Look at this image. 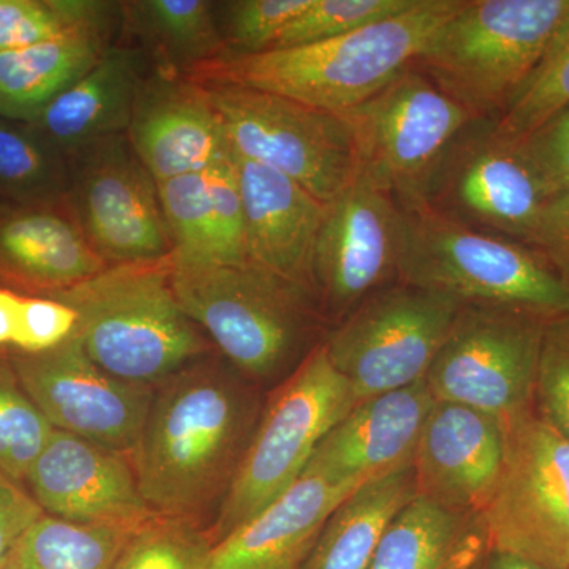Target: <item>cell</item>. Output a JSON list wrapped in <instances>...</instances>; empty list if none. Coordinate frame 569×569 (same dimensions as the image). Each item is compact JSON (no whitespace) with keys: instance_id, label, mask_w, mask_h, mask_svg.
Listing matches in <instances>:
<instances>
[{"instance_id":"cell-42","label":"cell","mask_w":569,"mask_h":569,"mask_svg":"<svg viewBox=\"0 0 569 569\" xmlns=\"http://www.w3.org/2000/svg\"><path fill=\"white\" fill-rule=\"evenodd\" d=\"M32 496L0 470V568L13 546L43 516Z\"/></svg>"},{"instance_id":"cell-31","label":"cell","mask_w":569,"mask_h":569,"mask_svg":"<svg viewBox=\"0 0 569 569\" xmlns=\"http://www.w3.org/2000/svg\"><path fill=\"white\" fill-rule=\"evenodd\" d=\"M69 160L28 122L0 118V201L52 204L69 200Z\"/></svg>"},{"instance_id":"cell-2","label":"cell","mask_w":569,"mask_h":569,"mask_svg":"<svg viewBox=\"0 0 569 569\" xmlns=\"http://www.w3.org/2000/svg\"><path fill=\"white\" fill-rule=\"evenodd\" d=\"M460 3L418 0L403 13L337 39L258 54H223L190 80L257 89L339 114L365 103L415 63Z\"/></svg>"},{"instance_id":"cell-39","label":"cell","mask_w":569,"mask_h":569,"mask_svg":"<svg viewBox=\"0 0 569 569\" xmlns=\"http://www.w3.org/2000/svg\"><path fill=\"white\" fill-rule=\"evenodd\" d=\"M542 198L569 187V107L515 146Z\"/></svg>"},{"instance_id":"cell-36","label":"cell","mask_w":569,"mask_h":569,"mask_svg":"<svg viewBox=\"0 0 569 569\" xmlns=\"http://www.w3.org/2000/svg\"><path fill=\"white\" fill-rule=\"evenodd\" d=\"M418 0H312L279 37L272 50L305 47L359 31L417 6Z\"/></svg>"},{"instance_id":"cell-13","label":"cell","mask_w":569,"mask_h":569,"mask_svg":"<svg viewBox=\"0 0 569 569\" xmlns=\"http://www.w3.org/2000/svg\"><path fill=\"white\" fill-rule=\"evenodd\" d=\"M67 160L71 211L108 264L146 263L173 254L157 182L126 133L81 146Z\"/></svg>"},{"instance_id":"cell-17","label":"cell","mask_w":569,"mask_h":569,"mask_svg":"<svg viewBox=\"0 0 569 569\" xmlns=\"http://www.w3.org/2000/svg\"><path fill=\"white\" fill-rule=\"evenodd\" d=\"M26 481L44 515L67 522L137 529L156 518L129 456L63 430H52Z\"/></svg>"},{"instance_id":"cell-20","label":"cell","mask_w":569,"mask_h":569,"mask_svg":"<svg viewBox=\"0 0 569 569\" xmlns=\"http://www.w3.org/2000/svg\"><path fill=\"white\" fill-rule=\"evenodd\" d=\"M433 403L426 378L359 400L318 445L305 473L361 486L413 462Z\"/></svg>"},{"instance_id":"cell-33","label":"cell","mask_w":569,"mask_h":569,"mask_svg":"<svg viewBox=\"0 0 569 569\" xmlns=\"http://www.w3.org/2000/svg\"><path fill=\"white\" fill-rule=\"evenodd\" d=\"M569 107V14L496 121V134L516 146L553 114Z\"/></svg>"},{"instance_id":"cell-22","label":"cell","mask_w":569,"mask_h":569,"mask_svg":"<svg viewBox=\"0 0 569 569\" xmlns=\"http://www.w3.org/2000/svg\"><path fill=\"white\" fill-rule=\"evenodd\" d=\"M178 264L249 263L244 211L230 146L198 173L157 182Z\"/></svg>"},{"instance_id":"cell-1","label":"cell","mask_w":569,"mask_h":569,"mask_svg":"<svg viewBox=\"0 0 569 569\" xmlns=\"http://www.w3.org/2000/svg\"><path fill=\"white\" fill-rule=\"evenodd\" d=\"M157 387L132 456L138 486L153 515L198 522L231 488L260 418L258 400L213 353Z\"/></svg>"},{"instance_id":"cell-16","label":"cell","mask_w":569,"mask_h":569,"mask_svg":"<svg viewBox=\"0 0 569 569\" xmlns=\"http://www.w3.org/2000/svg\"><path fill=\"white\" fill-rule=\"evenodd\" d=\"M22 391L54 429L132 459L153 399V388L100 369L71 337L61 347L14 361Z\"/></svg>"},{"instance_id":"cell-27","label":"cell","mask_w":569,"mask_h":569,"mask_svg":"<svg viewBox=\"0 0 569 569\" xmlns=\"http://www.w3.org/2000/svg\"><path fill=\"white\" fill-rule=\"evenodd\" d=\"M486 553L481 515L418 496L389 523L369 569H473Z\"/></svg>"},{"instance_id":"cell-3","label":"cell","mask_w":569,"mask_h":569,"mask_svg":"<svg viewBox=\"0 0 569 569\" xmlns=\"http://www.w3.org/2000/svg\"><path fill=\"white\" fill-rule=\"evenodd\" d=\"M171 272V257L108 266L51 298L77 312L74 337L100 369L153 388L216 350L183 312Z\"/></svg>"},{"instance_id":"cell-23","label":"cell","mask_w":569,"mask_h":569,"mask_svg":"<svg viewBox=\"0 0 569 569\" xmlns=\"http://www.w3.org/2000/svg\"><path fill=\"white\" fill-rule=\"evenodd\" d=\"M89 244L69 200L52 204L0 201V277L21 287L69 290L108 268Z\"/></svg>"},{"instance_id":"cell-44","label":"cell","mask_w":569,"mask_h":569,"mask_svg":"<svg viewBox=\"0 0 569 569\" xmlns=\"http://www.w3.org/2000/svg\"><path fill=\"white\" fill-rule=\"evenodd\" d=\"M485 569H549L533 561L522 559V557L512 556V553L498 552L489 550V559L486 561Z\"/></svg>"},{"instance_id":"cell-19","label":"cell","mask_w":569,"mask_h":569,"mask_svg":"<svg viewBox=\"0 0 569 569\" xmlns=\"http://www.w3.org/2000/svg\"><path fill=\"white\" fill-rule=\"evenodd\" d=\"M126 134L156 182L203 171L228 151L208 89L153 69L142 81Z\"/></svg>"},{"instance_id":"cell-15","label":"cell","mask_w":569,"mask_h":569,"mask_svg":"<svg viewBox=\"0 0 569 569\" xmlns=\"http://www.w3.org/2000/svg\"><path fill=\"white\" fill-rule=\"evenodd\" d=\"M403 242V209L361 176L328 203L310 266L326 320L340 323L369 296L397 282Z\"/></svg>"},{"instance_id":"cell-28","label":"cell","mask_w":569,"mask_h":569,"mask_svg":"<svg viewBox=\"0 0 569 569\" xmlns=\"http://www.w3.org/2000/svg\"><path fill=\"white\" fill-rule=\"evenodd\" d=\"M122 33L140 47L152 69L192 78L224 54L211 0H130L122 2Z\"/></svg>"},{"instance_id":"cell-32","label":"cell","mask_w":569,"mask_h":569,"mask_svg":"<svg viewBox=\"0 0 569 569\" xmlns=\"http://www.w3.org/2000/svg\"><path fill=\"white\" fill-rule=\"evenodd\" d=\"M96 29H122V2L0 0V52Z\"/></svg>"},{"instance_id":"cell-24","label":"cell","mask_w":569,"mask_h":569,"mask_svg":"<svg viewBox=\"0 0 569 569\" xmlns=\"http://www.w3.org/2000/svg\"><path fill=\"white\" fill-rule=\"evenodd\" d=\"M361 486L302 475L260 515L213 542L206 569L305 568L326 520Z\"/></svg>"},{"instance_id":"cell-37","label":"cell","mask_w":569,"mask_h":569,"mask_svg":"<svg viewBox=\"0 0 569 569\" xmlns=\"http://www.w3.org/2000/svg\"><path fill=\"white\" fill-rule=\"evenodd\" d=\"M52 430L28 395L0 377V470L17 482L28 478Z\"/></svg>"},{"instance_id":"cell-38","label":"cell","mask_w":569,"mask_h":569,"mask_svg":"<svg viewBox=\"0 0 569 569\" xmlns=\"http://www.w3.org/2000/svg\"><path fill=\"white\" fill-rule=\"evenodd\" d=\"M533 411L569 440V312L550 318L542 329Z\"/></svg>"},{"instance_id":"cell-40","label":"cell","mask_w":569,"mask_h":569,"mask_svg":"<svg viewBox=\"0 0 569 569\" xmlns=\"http://www.w3.org/2000/svg\"><path fill=\"white\" fill-rule=\"evenodd\" d=\"M78 316L59 299L22 296L13 343L22 355H39L61 347L77 335Z\"/></svg>"},{"instance_id":"cell-26","label":"cell","mask_w":569,"mask_h":569,"mask_svg":"<svg viewBox=\"0 0 569 569\" xmlns=\"http://www.w3.org/2000/svg\"><path fill=\"white\" fill-rule=\"evenodd\" d=\"M122 29L70 33L0 52V118L32 122L118 43Z\"/></svg>"},{"instance_id":"cell-43","label":"cell","mask_w":569,"mask_h":569,"mask_svg":"<svg viewBox=\"0 0 569 569\" xmlns=\"http://www.w3.org/2000/svg\"><path fill=\"white\" fill-rule=\"evenodd\" d=\"M22 295L0 288V347L13 343Z\"/></svg>"},{"instance_id":"cell-30","label":"cell","mask_w":569,"mask_h":569,"mask_svg":"<svg viewBox=\"0 0 569 569\" xmlns=\"http://www.w3.org/2000/svg\"><path fill=\"white\" fill-rule=\"evenodd\" d=\"M133 530L43 515L13 546L0 569H112Z\"/></svg>"},{"instance_id":"cell-12","label":"cell","mask_w":569,"mask_h":569,"mask_svg":"<svg viewBox=\"0 0 569 569\" xmlns=\"http://www.w3.org/2000/svg\"><path fill=\"white\" fill-rule=\"evenodd\" d=\"M546 321L501 307L463 306L427 372L430 395L505 426L533 410Z\"/></svg>"},{"instance_id":"cell-18","label":"cell","mask_w":569,"mask_h":569,"mask_svg":"<svg viewBox=\"0 0 569 569\" xmlns=\"http://www.w3.org/2000/svg\"><path fill=\"white\" fill-rule=\"evenodd\" d=\"M507 426L475 408L436 400L413 456L418 496L481 515L500 479Z\"/></svg>"},{"instance_id":"cell-4","label":"cell","mask_w":569,"mask_h":569,"mask_svg":"<svg viewBox=\"0 0 569 569\" xmlns=\"http://www.w3.org/2000/svg\"><path fill=\"white\" fill-rule=\"evenodd\" d=\"M171 282L183 312L244 377L282 376L323 343L316 293L260 266L173 261Z\"/></svg>"},{"instance_id":"cell-11","label":"cell","mask_w":569,"mask_h":569,"mask_svg":"<svg viewBox=\"0 0 569 569\" xmlns=\"http://www.w3.org/2000/svg\"><path fill=\"white\" fill-rule=\"evenodd\" d=\"M481 518L489 550L569 569V440L533 410L507 425L503 468Z\"/></svg>"},{"instance_id":"cell-7","label":"cell","mask_w":569,"mask_h":569,"mask_svg":"<svg viewBox=\"0 0 569 569\" xmlns=\"http://www.w3.org/2000/svg\"><path fill=\"white\" fill-rule=\"evenodd\" d=\"M323 343L295 367L260 413L217 516L213 542L274 503L305 475L318 445L358 403Z\"/></svg>"},{"instance_id":"cell-21","label":"cell","mask_w":569,"mask_h":569,"mask_svg":"<svg viewBox=\"0 0 569 569\" xmlns=\"http://www.w3.org/2000/svg\"><path fill=\"white\" fill-rule=\"evenodd\" d=\"M230 153L244 211L247 260L312 290L310 266L328 203L288 176L231 148Z\"/></svg>"},{"instance_id":"cell-6","label":"cell","mask_w":569,"mask_h":569,"mask_svg":"<svg viewBox=\"0 0 569 569\" xmlns=\"http://www.w3.org/2000/svg\"><path fill=\"white\" fill-rule=\"evenodd\" d=\"M400 282L459 299L556 318L569 312V287L533 247L478 230L427 208L403 209Z\"/></svg>"},{"instance_id":"cell-14","label":"cell","mask_w":569,"mask_h":569,"mask_svg":"<svg viewBox=\"0 0 569 569\" xmlns=\"http://www.w3.org/2000/svg\"><path fill=\"white\" fill-rule=\"evenodd\" d=\"M542 203L515 146L497 137L496 121L473 119L448 146L408 209L427 208L527 244Z\"/></svg>"},{"instance_id":"cell-5","label":"cell","mask_w":569,"mask_h":569,"mask_svg":"<svg viewBox=\"0 0 569 569\" xmlns=\"http://www.w3.org/2000/svg\"><path fill=\"white\" fill-rule=\"evenodd\" d=\"M568 14L569 0H462L415 66L473 118L497 121Z\"/></svg>"},{"instance_id":"cell-10","label":"cell","mask_w":569,"mask_h":569,"mask_svg":"<svg viewBox=\"0 0 569 569\" xmlns=\"http://www.w3.org/2000/svg\"><path fill=\"white\" fill-rule=\"evenodd\" d=\"M353 132L359 173L402 209L417 203L430 171L473 116L415 63L365 103L339 112Z\"/></svg>"},{"instance_id":"cell-29","label":"cell","mask_w":569,"mask_h":569,"mask_svg":"<svg viewBox=\"0 0 569 569\" xmlns=\"http://www.w3.org/2000/svg\"><path fill=\"white\" fill-rule=\"evenodd\" d=\"M415 497L413 462L367 481L331 512L302 569H369L389 523Z\"/></svg>"},{"instance_id":"cell-41","label":"cell","mask_w":569,"mask_h":569,"mask_svg":"<svg viewBox=\"0 0 569 569\" xmlns=\"http://www.w3.org/2000/svg\"><path fill=\"white\" fill-rule=\"evenodd\" d=\"M569 287V187L546 198L529 242Z\"/></svg>"},{"instance_id":"cell-8","label":"cell","mask_w":569,"mask_h":569,"mask_svg":"<svg viewBox=\"0 0 569 569\" xmlns=\"http://www.w3.org/2000/svg\"><path fill=\"white\" fill-rule=\"evenodd\" d=\"M204 88L228 146L244 159L288 176L323 203L358 178L353 132L337 112L239 86Z\"/></svg>"},{"instance_id":"cell-25","label":"cell","mask_w":569,"mask_h":569,"mask_svg":"<svg viewBox=\"0 0 569 569\" xmlns=\"http://www.w3.org/2000/svg\"><path fill=\"white\" fill-rule=\"evenodd\" d=\"M151 70L140 47L119 40L29 123L66 157L89 142L127 133L134 100Z\"/></svg>"},{"instance_id":"cell-35","label":"cell","mask_w":569,"mask_h":569,"mask_svg":"<svg viewBox=\"0 0 569 569\" xmlns=\"http://www.w3.org/2000/svg\"><path fill=\"white\" fill-rule=\"evenodd\" d=\"M312 0H228L216 2L224 54L249 56L272 50L284 29Z\"/></svg>"},{"instance_id":"cell-34","label":"cell","mask_w":569,"mask_h":569,"mask_svg":"<svg viewBox=\"0 0 569 569\" xmlns=\"http://www.w3.org/2000/svg\"><path fill=\"white\" fill-rule=\"evenodd\" d=\"M212 548L197 520L156 516L133 530L112 569H206Z\"/></svg>"},{"instance_id":"cell-9","label":"cell","mask_w":569,"mask_h":569,"mask_svg":"<svg viewBox=\"0 0 569 569\" xmlns=\"http://www.w3.org/2000/svg\"><path fill=\"white\" fill-rule=\"evenodd\" d=\"M463 305L417 284L381 288L329 329L323 348L358 400L425 380Z\"/></svg>"}]
</instances>
